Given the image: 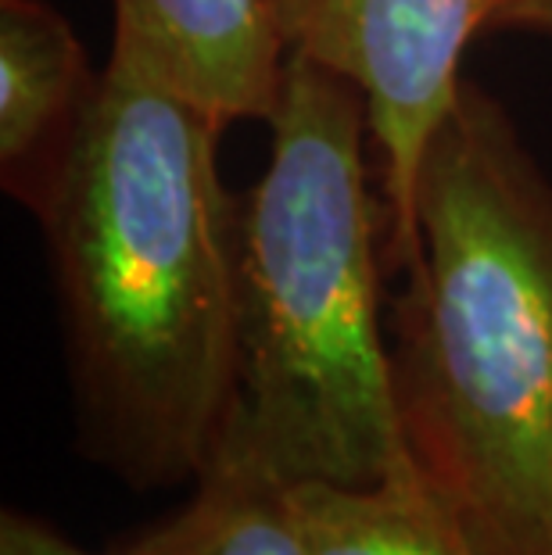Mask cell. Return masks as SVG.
Segmentation results:
<instances>
[{
	"label": "cell",
	"mask_w": 552,
	"mask_h": 555,
	"mask_svg": "<svg viewBox=\"0 0 552 555\" xmlns=\"http://www.w3.org/2000/svg\"><path fill=\"white\" fill-rule=\"evenodd\" d=\"M222 129L112 47L90 119L33 208L76 452L137 494L191 488L230 416L241 194L219 172Z\"/></svg>",
	"instance_id": "1"
},
{
	"label": "cell",
	"mask_w": 552,
	"mask_h": 555,
	"mask_svg": "<svg viewBox=\"0 0 552 555\" xmlns=\"http://www.w3.org/2000/svg\"><path fill=\"white\" fill-rule=\"evenodd\" d=\"M387 315L406 452L480 555H552V183L463 79L427 140Z\"/></svg>",
	"instance_id": "2"
},
{
	"label": "cell",
	"mask_w": 552,
	"mask_h": 555,
	"mask_svg": "<svg viewBox=\"0 0 552 555\" xmlns=\"http://www.w3.org/2000/svg\"><path fill=\"white\" fill-rule=\"evenodd\" d=\"M266 122V172L241 197L238 359L219 452L284 483L416 480L391 395L362 93L287 54Z\"/></svg>",
	"instance_id": "3"
},
{
	"label": "cell",
	"mask_w": 552,
	"mask_h": 555,
	"mask_svg": "<svg viewBox=\"0 0 552 555\" xmlns=\"http://www.w3.org/2000/svg\"><path fill=\"white\" fill-rule=\"evenodd\" d=\"M287 54H305L362 93L377 147L384 269L413 255L420 158L463 87L480 0H262Z\"/></svg>",
	"instance_id": "4"
},
{
	"label": "cell",
	"mask_w": 552,
	"mask_h": 555,
	"mask_svg": "<svg viewBox=\"0 0 552 555\" xmlns=\"http://www.w3.org/2000/svg\"><path fill=\"white\" fill-rule=\"evenodd\" d=\"M112 47L222 126L269 119L287 65L262 0H115Z\"/></svg>",
	"instance_id": "5"
},
{
	"label": "cell",
	"mask_w": 552,
	"mask_h": 555,
	"mask_svg": "<svg viewBox=\"0 0 552 555\" xmlns=\"http://www.w3.org/2000/svg\"><path fill=\"white\" fill-rule=\"evenodd\" d=\"M104 73L47 0H0V180L29 211L87 126Z\"/></svg>",
	"instance_id": "6"
},
{
	"label": "cell",
	"mask_w": 552,
	"mask_h": 555,
	"mask_svg": "<svg viewBox=\"0 0 552 555\" xmlns=\"http://www.w3.org/2000/svg\"><path fill=\"white\" fill-rule=\"evenodd\" d=\"M119 555H309L291 483L216 452L187 502L123 541Z\"/></svg>",
	"instance_id": "7"
},
{
	"label": "cell",
	"mask_w": 552,
	"mask_h": 555,
	"mask_svg": "<svg viewBox=\"0 0 552 555\" xmlns=\"http://www.w3.org/2000/svg\"><path fill=\"white\" fill-rule=\"evenodd\" d=\"M309 555H480L424 480L291 483Z\"/></svg>",
	"instance_id": "8"
},
{
	"label": "cell",
	"mask_w": 552,
	"mask_h": 555,
	"mask_svg": "<svg viewBox=\"0 0 552 555\" xmlns=\"http://www.w3.org/2000/svg\"><path fill=\"white\" fill-rule=\"evenodd\" d=\"M0 555H119V552H90L68 541L62 530L47 524L43 516L26 509L0 513Z\"/></svg>",
	"instance_id": "9"
},
{
	"label": "cell",
	"mask_w": 552,
	"mask_h": 555,
	"mask_svg": "<svg viewBox=\"0 0 552 555\" xmlns=\"http://www.w3.org/2000/svg\"><path fill=\"white\" fill-rule=\"evenodd\" d=\"M485 33H535L552 37V0H480Z\"/></svg>",
	"instance_id": "10"
}]
</instances>
